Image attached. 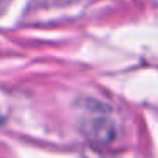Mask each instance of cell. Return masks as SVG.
I'll use <instances>...</instances> for the list:
<instances>
[{"instance_id":"1","label":"cell","mask_w":158,"mask_h":158,"mask_svg":"<svg viewBox=\"0 0 158 158\" xmlns=\"http://www.w3.org/2000/svg\"><path fill=\"white\" fill-rule=\"evenodd\" d=\"M85 133L94 143H110L116 138V126L109 116H92L85 123Z\"/></svg>"}]
</instances>
